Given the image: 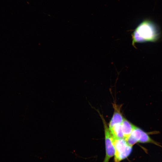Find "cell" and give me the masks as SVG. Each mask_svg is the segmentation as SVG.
Returning <instances> with one entry per match:
<instances>
[{
  "instance_id": "1",
  "label": "cell",
  "mask_w": 162,
  "mask_h": 162,
  "mask_svg": "<svg viewBox=\"0 0 162 162\" xmlns=\"http://www.w3.org/2000/svg\"><path fill=\"white\" fill-rule=\"evenodd\" d=\"M160 32L158 26L153 21L146 19L137 26L132 34V44L136 43L155 42L160 38Z\"/></svg>"
},
{
  "instance_id": "2",
  "label": "cell",
  "mask_w": 162,
  "mask_h": 162,
  "mask_svg": "<svg viewBox=\"0 0 162 162\" xmlns=\"http://www.w3.org/2000/svg\"><path fill=\"white\" fill-rule=\"evenodd\" d=\"M113 139L115 149L114 161L120 162L130 155L133 146L129 145L124 138H113Z\"/></svg>"
},
{
  "instance_id": "3",
  "label": "cell",
  "mask_w": 162,
  "mask_h": 162,
  "mask_svg": "<svg viewBox=\"0 0 162 162\" xmlns=\"http://www.w3.org/2000/svg\"><path fill=\"white\" fill-rule=\"evenodd\" d=\"M100 115L103 123L105 135L106 155L103 162H109L110 159L114 156L115 154L114 139L105 119L101 115Z\"/></svg>"
},
{
  "instance_id": "4",
  "label": "cell",
  "mask_w": 162,
  "mask_h": 162,
  "mask_svg": "<svg viewBox=\"0 0 162 162\" xmlns=\"http://www.w3.org/2000/svg\"><path fill=\"white\" fill-rule=\"evenodd\" d=\"M113 106L114 111L112 117L109 123V129L116 124H121L124 118L120 111V106L113 104Z\"/></svg>"
},
{
  "instance_id": "5",
  "label": "cell",
  "mask_w": 162,
  "mask_h": 162,
  "mask_svg": "<svg viewBox=\"0 0 162 162\" xmlns=\"http://www.w3.org/2000/svg\"><path fill=\"white\" fill-rule=\"evenodd\" d=\"M121 126L124 138L125 139L130 135L135 125L124 118Z\"/></svg>"
},
{
  "instance_id": "6",
  "label": "cell",
  "mask_w": 162,
  "mask_h": 162,
  "mask_svg": "<svg viewBox=\"0 0 162 162\" xmlns=\"http://www.w3.org/2000/svg\"><path fill=\"white\" fill-rule=\"evenodd\" d=\"M109 130L113 138H124L121 124H116Z\"/></svg>"
}]
</instances>
